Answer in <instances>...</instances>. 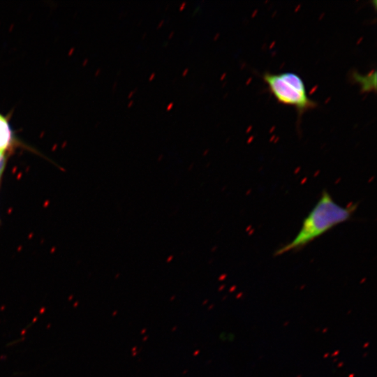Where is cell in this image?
Listing matches in <instances>:
<instances>
[{"mask_svg": "<svg viewBox=\"0 0 377 377\" xmlns=\"http://www.w3.org/2000/svg\"><path fill=\"white\" fill-rule=\"evenodd\" d=\"M13 140V135L8 121L0 114V156L6 155Z\"/></svg>", "mask_w": 377, "mask_h": 377, "instance_id": "3957f363", "label": "cell"}, {"mask_svg": "<svg viewBox=\"0 0 377 377\" xmlns=\"http://www.w3.org/2000/svg\"><path fill=\"white\" fill-rule=\"evenodd\" d=\"M353 78L361 86V89L363 92L376 90V71L370 73L367 75H361L357 73H354L353 74Z\"/></svg>", "mask_w": 377, "mask_h": 377, "instance_id": "277c9868", "label": "cell"}, {"mask_svg": "<svg viewBox=\"0 0 377 377\" xmlns=\"http://www.w3.org/2000/svg\"><path fill=\"white\" fill-rule=\"evenodd\" d=\"M263 79L276 101L294 107L300 117L316 107V102L308 96L304 83L298 75L290 72L265 73Z\"/></svg>", "mask_w": 377, "mask_h": 377, "instance_id": "7a4b0ae2", "label": "cell"}, {"mask_svg": "<svg viewBox=\"0 0 377 377\" xmlns=\"http://www.w3.org/2000/svg\"><path fill=\"white\" fill-rule=\"evenodd\" d=\"M172 106H173V103L171 102V103H169L168 105L167 106L166 110H168L171 109Z\"/></svg>", "mask_w": 377, "mask_h": 377, "instance_id": "8992f818", "label": "cell"}, {"mask_svg": "<svg viewBox=\"0 0 377 377\" xmlns=\"http://www.w3.org/2000/svg\"><path fill=\"white\" fill-rule=\"evenodd\" d=\"M186 5V2H183L181 5H180V7H179V9L180 10H182L184 7V6Z\"/></svg>", "mask_w": 377, "mask_h": 377, "instance_id": "52a82bcc", "label": "cell"}, {"mask_svg": "<svg viewBox=\"0 0 377 377\" xmlns=\"http://www.w3.org/2000/svg\"><path fill=\"white\" fill-rule=\"evenodd\" d=\"M188 71V68H186V69L183 71L182 75H185L187 73Z\"/></svg>", "mask_w": 377, "mask_h": 377, "instance_id": "ba28073f", "label": "cell"}, {"mask_svg": "<svg viewBox=\"0 0 377 377\" xmlns=\"http://www.w3.org/2000/svg\"><path fill=\"white\" fill-rule=\"evenodd\" d=\"M135 89L134 91H132L131 92L129 93V94H128V98H130V97L132 96V94L135 92Z\"/></svg>", "mask_w": 377, "mask_h": 377, "instance_id": "30bf717a", "label": "cell"}, {"mask_svg": "<svg viewBox=\"0 0 377 377\" xmlns=\"http://www.w3.org/2000/svg\"><path fill=\"white\" fill-rule=\"evenodd\" d=\"M356 208V204L346 207L338 204L327 191H323L317 203L304 219L295 238L279 248L274 256L303 248L336 226L348 221Z\"/></svg>", "mask_w": 377, "mask_h": 377, "instance_id": "6da1fadb", "label": "cell"}, {"mask_svg": "<svg viewBox=\"0 0 377 377\" xmlns=\"http://www.w3.org/2000/svg\"><path fill=\"white\" fill-rule=\"evenodd\" d=\"M6 155L0 156V178L3 173V168L5 167V164L6 161Z\"/></svg>", "mask_w": 377, "mask_h": 377, "instance_id": "5b68a950", "label": "cell"}, {"mask_svg": "<svg viewBox=\"0 0 377 377\" xmlns=\"http://www.w3.org/2000/svg\"><path fill=\"white\" fill-rule=\"evenodd\" d=\"M173 33H174V31H171V33L169 34L168 37L170 38L172 36Z\"/></svg>", "mask_w": 377, "mask_h": 377, "instance_id": "4fadbf2b", "label": "cell"}, {"mask_svg": "<svg viewBox=\"0 0 377 377\" xmlns=\"http://www.w3.org/2000/svg\"><path fill=\"white\" fill-rule=\"evenodd\" d=\"M133 101L131 100V101L129 102V103L128 104V107H130V106L133 104Z\"/></svg>", "mask_w": 377, "mask_h": 377, "instance_id": "8fae6325", "label": "cell"}, {"mask_svg": "<svg viewBox=\"0 0 377 377\" xmlns=\"http://www.w3.org/2000/svg\"><path fill=\"white\" fill-rule=\"evenodd\" d=\"M154 75H155V73H153L151 75V76L149 77V80H152L153 77H154Z\"/></svg>", "mask_w": 377, "mask_h": 377, "instance_id": "9c48e42d", "label": "cell"}, {"mask_svg": "<svg viewBox=\"0 0 377 377\" xmlns=\"http://www.w3.org/2000/svg\"><path fill=\"white\" fill-rule=\"evenodd\" d=\"M163 22V20H161V21L160 22V23H159L158 25V28L160 27L162 25Z\"/></svg>", "mask_w": 377, "mask_h": 377, "instance_id": "7c38bea8", "label": "cell"}]
</instances>
